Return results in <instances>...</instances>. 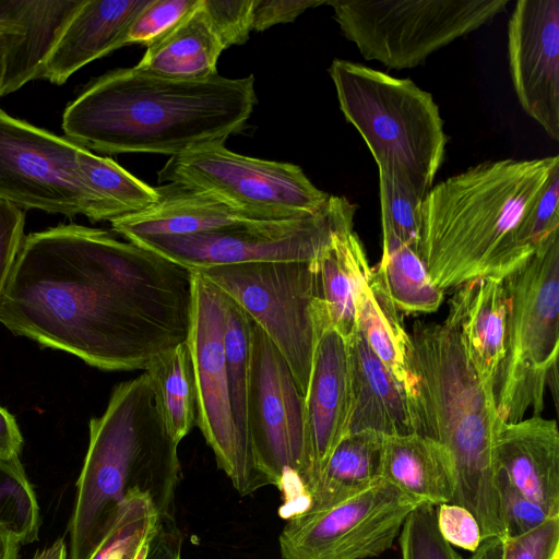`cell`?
I'll list each match as a JSON object with an SVG mask.
<instances>
[{
  "mask_svg": "<svg viewBox=\"0 0 559 559\" xmlns=\"http://www.w3.org/2000/svg\"><path fill=\"white\" fill-rule=\"evenodd\" d=\"M31 559H68V544L59 537L49 546L37 550Z\"/></svg>",
  "mask_w": 559,
  "mask_h": 559,
  "instance_id": "obj_48",
  "label": "cell"
},
{
  "mask_svg": "<svg viewBox=\"0 0 559 559\" xmlns=\"http://www.w3.org/2000/svg\"><path fill=\"white\" fill-rule=\"evenodd\" d=\"M499 487L507 536H519L532 531L548 518L547 512L519 491L499 471Z\"/></svg>",
  "mask_w": 559,
  "mask_h": 559,
  "instance_id": "obj_40",
  "label": "cell"
},
{
  "mask_svg": "<svg viewBox=\"0 0 559 559\" xmlns=\"http://www.w3.org/2000/svg\"><path fill=\"white\" fill-rule=\"evenodd\" d=\"M420 503L377 478L349 497L288 520L280 536L284 559H368L390 549Z\"/></svg>",
  "mask_w": 559,
  "mask_h": 559,
  "instance_id": "obj_14",
  "label": "cell"
},
{
  "mask_svg": "<svg viewBox=\"0 0 559 559\" xmlns=\"http://www.w3.org/2000/svg\"><path fill=\"white\" fill-rule=\"evenodd\" d=\"M437 507V525L441 536L450 545L473 554L483 540L479 524L473 513L453 502Z\"/></svg>",
  "mask_w": 559,
  "mask_h": 559,
  "instance_id": "obj_41",
  "label": "cell"
},
{
  "mask_svg": "<svg viewBox=\"0 0 559 559\" xmlns=\"http://www.w3.org/2000/svg\"><path fill=\"white\" fill-rule=\"evenodd\" d=\"M37 496L19 457L0 459V527L15 532L23 545L38 538Z\"/></svg>",
  "mask_w": 559,
  "mask_h": 559,
  "instance_id": "obj_34",
  "label": "cell"
},
{
  "mask_svg": "<svg viewBox=\"0 0 559 559\" xmlns=\"http://www.w3.org/2000/svg\"><path fill=\"white\" fill-rule=\"evenodd\" d=\"M157 511L147 493L132 491L87 559H133L142 542L155 534Z\"/></svg>",
  "mask_w": 559,
  "mask_h": 559,
  "instance_id": "obj_33",
  "label": "cell"
},
{
  "mask_svg": "<svg viewBox=\"0 0 559 559\" xmlns=\"http://www.w3.org/2000/svg\"><path fill=\"white\" fill-rule=\"evenodd\" d=\"M175 27L147 46L135 66L150 74L174 80H203L216 75L225 50L201 5Z\"/></svg>",
  "mask_w": 559,
  "mask_h": 559,
  "instance_id": "obj_25",
  "label": "cell"
},
{
  "mask_svg": "<svg viewBox=\"0 0 559 559\" xmlns=\"http://www.w3.org/2000/svg\"><path fill=\"white\" fill-rule=\"evenodd\" d=\"M82 0H0V25L15 35L8 48L0 97L41 79L45 63Z\"/></svg>",
  "mask_w": 559,
  "mask_h": 559,
  "instance_id": "obj_21",
  "label": "cell"
},
{
  "mask_svg": "<svg viewBox=\"0 0 559 559\" xmlns=\"http://www.w3.org/2000/svg\"><path fill=\"white\" fill-rule=\"evenodd\" d=\"M329 73L341 111L364 139L378 169L426 197L448 142L431 94L408 79L348 60L334 59Z\"/></svg>",
  "mask_w": 559,
  "mask_h": 559,
  "instance_id": "obj_6",
  "label": "cell"
},
{
  "mask_svg": "<svg viewBox=\"0 0 559 559\" xmlns=\"http://www.w3.org/2000/svg\"><path fill=\"white\" fill-rule=\"evenodd\" d=\"M21 537L13 531L0 527V559H19Z\"/></svg>",
  "mask_w": 559,
  "mask_h": 559,
  "instance_id": "obj_46",
  "label": "cell"
},
{
  "mask_svg": "<svg viewBox=\"0 0 559 559\" xmlns=\"http://www.w3.org/2000/svg\"><path fill=\"white\" fill-rule=\"evenodd\" d=\"M508 0H329L343 35L367 60L411 69L491 21Z\"/></svg>",
  "mask_w": 559,
  "mask_h": 559,
  "instance_id": "obj_10",
  "label": "cell"
},
{
  "mask_svg": "<svg viewBox=\"0 0 559 559\" xmlns=\"http://www.w3.org/2000/svg\"><path fill=\"white\" fill-rule=\"evenodd\" d=\"M24 211L0 201V297L24 238Z\"/></svg>",
  "mask_w": 559,
  "mask_h": 559,
  "instance_id": "obj_42",
  "label": "cell"
},
{
  "mask_svg": "<svg viewBox=\"0 0 559 559\" xmlns=\"http://www.w3.org/2000/svg\"><path fill=\"white\" fill-rule=\"evenodd\" d=\"M413 431L441 443L455 466L451 502L476 518L481 538L507 535L499 487L495 395L468 362L456 332L418 322L409 334L403 385Z\"/></svg>",
  "mask_w": 559,
  "mask_h": 559,
  "instance_id": "obj_4",
  "label": "cell"
},
{
  "mask_svg": "<svg viewBox=\"0 0 559 559\" xmlns=\"http://www.w3.org/2000/svg\"><path fill=\"white\" fill-rule=\"evenodd\" d=\"M350 374L347 341L334 329L324 330L316 344L305 394V419L310 492L332 452L348 433ZM310 495V493H309Z\"/></svg>",
  "mask_w": 559,
  "mask_h": 559,
  "instance_id": "obj_17",
  "label": "cell"
},
{
  "mask_svg": "<svg viewBox=\"0 0 559 559\" xmlns=\"http://www.w3.org/2000/svg\"><path fill=\"white\" fill-rule=\"evenodd\" d=\"M144 371L167 428L180 442L197 424V389L187 342L156 357Z\"/></svg>",
  "mask_w": 559,
  "mask_h": 559,
  "instance_id": "obj_30",
  "label": "cell"
},
{
  "mask_svg": "<svg viewBox=\"0 0 559 559\" xmlns=\"http://www.w3.org/2000/svg\"><path fill=\"white\" fill-rule=\"evenodd\" d=\"M355 308L357 330L403 388L407 373L409 334L381 277L368 261L357 276Z\"/></svg>",
  "mask_w": 559,
  "mask_h": 559,
  "instance_id": "obj_27",
  "label": "cell"
},
{
  "mask_svg": "<svg viewBox=\"0 0 559 559\" xmlns=\"http://www.w3.org/2000/svg\"><path fill=\"white\" fill-rule=\"evenodd\" d=\"M501 559H559V516L522 535L504 537Z\"/></svg>",
  "mask_w": 559,
  "mask_h": 559,
  "instance_id": "obj_39",
  "label": "cell"
},
{
  "mask_svg": "<svg viewBox=\"0 0 559 559\" xmlns=\"http://www.w3.org/2000/svg\"><path fill=\"white\" fill-rule=\"evenodd\" d=\"M347 346L350 374L348 433L362 430L383 436L414 432L402 385L358 330L347 340Z\"/></svg>",
  "mask_w": 559,
  "mask_h": 559,
  "instance_id": "obj_23",
  "label": "cell"
},
{
  "mask_svg": "<svg viewBox=\"0 0 559 559\" xmlns=\"http://www.w3.org/2000/svg\"><path fill=\"white\" fill-rule=\"evenodd\" d=\"M201 5L225 49L249 39L253 0H202Z\"/></svg>",
  "mask_w": 559,
  "mask_h": 559,
  "instance_id": "obj_38",
  "label": "cell"
},
{
  "mask_svg": "<svg viewBox=\"0 0 559 559\" xmlns=\"http://www.w3.org/2000/svg\"><path fill=\"white\" fill-rule=\"evenodd\" d=\"M378 170L383 242L404 243L418 252L420 209L425 197L394 174Z\"/></svg>",
  "mask_w": 559,
  "mask_h": 559,
  "instance_id": "obj_35",
  "label": "cell"
},
{
  "mask_svg": "<svg viewBox=\"0 0 559 559\" xmlns=\"http://www.w3.org/2000/svg\"><path fill=\"white\" fill-rule=\"evenodd\" d=\"M317 259L194 271L239 305L267 335L304 395L318 338L331 328L320 298Z\"/></svg>",
  "mask_w": 559,
  "mask_h": 559,
  "instance_id": "obj_8",
  "label": "cell"
},
{
  "mask_svg": "<svg viewBox=\"0 0 559 559\" xmlns=\"http://www.w3.org/2000/svg\"><path fill=\"white\" fill-rule=\"evenodd\" d=\"M179 443L144 371L118 383L102 416L90 420L88 447L68 524V559H87L130 492L147 493L159 522H175Z\"/></svg>",
  "mask_w": 559,
  "mask_h": 559,
  "instance_id": "obj_5",
  "label": "cell"
},
{
  "mask_svg": "<svg viewBox=\"0 0 559 559\" xmlns=\"http://www.w3.org/2000/svg\"><path fill=\"white\" fill-rule=\"evenodd\" d=\"M374 270L400 312L430 313L441 306L443 290L433 284L418 252L409 246L383 242Z\"/></svg>",
  "mask_w": 559,
  "mask_h": 559,
  "instance_id": "obj_31",
  "label": "cell"
},
{
  "mask_svg": "<svg viewBox=\"0 0 559 559\" xmlns=\"http://www.w3.org/2000/svg\"><path fill=\"white\" fill-rule=\"evenodd\" d=\"M192 273L104 229L62 224L24 236L0 323L106 371L145 370L187 342Z\"/></svg>",
  "mask_w": 559,
  "mask_h": 559,
  "instance_id": "obj_1",
  "label": "cell"
},
{
  "mask_svg": "<svg viewBox=\"0 0 559 559\" xmlns=\"http://www.w3.org/2000/svg\"><path fill=\"white\" fill-rule=\"evenodd\" d=\"M401 559H462L440 534L437 508L419 504L405 519L399 534Z\"/></svg>",
  "mask_w": 559,
  "mask_h": 559,
  "instance_id": "obj_36",
  "label": "cell"
},
{
  "mask_svg": "<svg viewBox=\"0 0 559 559\" xmlns=\"http://www.w3.org/2000/svg\"><path fill=\"white\" fill-rule=\"evenodd\" d=\"M182 534L175 522H159L146 559H181Z\"/></svg>",
  "mask_w": 559,
  "mask_h": 559,
  "instance_id": "obj_44",
  "label": "cell"
},
{
  "mask_svg": "<svg viewBox=\"0 0 559 559\" xmlns=\"http://www.w3.org/2000/svg\"><path fill=\"white\" fill-rule=\"evenodd\" d=\"M78 163L88 187L115 210L118 218L142 212L158 200L156 187L141 181L111 158L80 145Z\"/></svg>",
  "mask_w": 559,
  "mask_h": 559,
  "instance_id": "obj_32",
  "label": "cell"
},
{
  "mask_svg": "<svg viewBox=\"0 0 559 559\" xmlns=\"http://www.w3.org/2000/svg\"><path fill=\"white\" fill-rule=\"evenodd\" d=\"M23 437L15 418L0 406V459L19 457Z\"/></svg>",
  "mask_w": 559,
  "mask_h": 559,
  "instance_id": "obj_45",
  "label": "cell"
},
{
  "mask_svg": "<svg viewBox=\"0 0 559 559\" xmlns=\"http://www.w3.org/2000/svg\"><path fill=\"white\" fill-rule=\"evenodd\" d=\"M247 421L258 469L283 498L282 518L309 509L305 395L278 349L252 321Z\"/></svg>",
  "mask_w": 559,
  "mask_h": 559,
  "instance_id": "obj_9",
  "label": "cell"
},
{
  "mask_svg": "<svg viewBox=\"0 0 559 559\" xmlns=\"http://www.w3.org/2000/svg\"><path fill=\"white\" fill-rule=\"evenodd\" d=\"M497 460L510 483L559 516V431L556 420L534 415L514 423L500 421Z\"/></svg>",
  "mask_w": 559,
  "mask_h": 559,
  "instance_id": "obj_19",
  "label": "cell"
},
{
  "mask_svg": "<svg viewBox=\"0 0 559 559\" xmlns=\"http://www.w3.org/2000/svg\"><path fill=\"white\" fill-rule=\"evenodd\" d=\"M355 205L331 195L321 211L281 221H259L217 230L132 240L189 271L260 262L316 260L334 231L354 226Z\"/></svg>",
  "mask_w": 559,
  "mask_h": 559,
  "instance_id": "obj_11",
  "label": "cell"
},
{
  "mask_svg": "<svg viewBox=\"0 0 559 559\" xmlns=\"http://www.w3.org/2000/svg\"><path fill=\"white\" fill-rule=\"evenodd\" d=\"M547 385L550 386L555 404L558 405V365L550 370Z\"/></svg>",
  "mask_w": 559,
  "mask_h": 559,
  "instance_id": "obj_50",
  "label": "cell"
},
{
  "mask_svg": "<svg viewBox=\"0 0 559 559\" xmlns=\"http://www.w3.org/2000/svg\"><path fill=\"white\" fill-rule=\"evenodd\" d=\"M380 477L420 504L451 502L454 462L444 445L416 432L382 437Z\"/></svg>",
  "mask_w": 559,
  "mask_h": 559,
  "instance_id": "obj_24",
  "label": "cell"
},
{
  "mask_svg": "<svg viewBox=\"0 0 559 559\" xmlns=\"http://www.w3.org/2000/svg\"><path fill=\"white\" fill-rule=\"evenodd\" d=\"M80 145L14 118L0 108V201L91 222L118 218L84 180Z\"/></svg>",
  "mask_w": 559,
  "mask_h": 559,
  "instance_id": "obj_13",
  "label": "cell"
},
{
  "mask_svg": "<svg viewBox=\"0 0 559 559\" xmlns=\"http://www.w3.org/2000/svg\"><path fill=\"white\" fill-rule=\"evenodd\" d=\"M559 156L486 160L432 187L420 209L418 254L441 290L503 280L536 251L531 219Z\"/></svg>",
  "mask_w": 559,
  "mask_h": 559,
  "instance_id": "obj_3",
  "label": "cell"
},
{
  "mask_svg": "<svg viewBox=\"0 0 559 559\" xmlns=\"http://www.w3.org/2000/svg\"><path fill=\"white\" fill-rule=\"evenodd\" d=\"M257 95L253 75L174 80L132 68L93 81L64 109L67 139L104 154L178 155L240 132Z\"/></svg>",
  "mask_w": 559,
  "mask_h": 559,
  "instance_id": "obj_2",
  "label": "cell"
},
{
  "mask_svg": "<svg viewBox=\"0 0 559 559\" xmlns=\"http://www.w3.org/2000/svg\"><path fill=\"white\" fill-rule=\"evenodd\" d=\"M511 81L523 110L559 141V0H519L508 24Z\"/></svg>",
  "mask_w": 559,
  "mask_h": 559,
  "instance_id": "obj_16",
  "label": "cell"
},
{
  "mask_svg": "<svg viewBox=\"0 0 559 559\" xmlns=\"http://www.w3.org/2000/svg\"><path fill=\"white\" fill-rule=\"evenodd\" d=\"M508 300L504 356L495 403L504 423L544 409L550 370L559 349V236L503 278Z\"/></svg>",
  "mask_w": 559,
  "mask_h": 559,
  "instance_id": "obj_7",
  "label": "cell"
},
{
  "mask_svg": "<svg viewBox=\"0 0 559 559\" xmlns=\"http://www.w3.org/2000/svg\"><path fill=\"white\" fill-rule=\"evenodd\" d=\"M151 0H82L51 50L41 79L61 85L87 63L126 46L127 33Z\"/></svg>",
  "mask_w": 559,
  "mask_h": 559,
  "instance_id": "obj_20",
  "label": "cell"
},
{
  "mask_svg": "<svg viewBox=\"0 0 559 559\" xmlns=\"http://www.w3.org/2000/svg\"><path fill=\"white\" fill-rule=\"evenodd\" d=\"M200 3V0H151L132 22L124 44H143L150 46Z\"/></svg>",
  "mask_w": 559,
  "mask_h": 559,
  "instance_id": "obj_37",
  "label": "cell"
},
{
  "mask_svg": "<svg viewBox=\"0 0 559 559\" xmlns=\"http://www.w3.org/2000/svg\"><path fill=\"white\" fill-rule=\"evenodd\" d=\"M157 181L198 190L238 210L276 221L317 213L331 198L299 166L237 154L224 142L170 156L157 173Z\"/></svg>",
  "mask_w": 559,
  "mask_h": 559,
  "instance_id": "obj_12",
  "label": "cell"
},
{
  "mask_svg": "<svg viewBox=\"0 0 559 559\" xmlns=\"http://www.w3.org/2000/svg\"><path fill=\"white\" fill-rule=\"evenodd\" d=\"M222 294L224 300V345L229 400L237 433L241 468L248 495H250L270 485L267 478L257 467L247 421L252 350V320L239 305L223 292Z\"/></svg>",
  "mask_w": 559,
  "mask_h": 559,
  "instance_id": "obj_26",
  "label": "cell"
},
{
  "mask_svg": "<svg viewBox=\"0 0 559 559\" xmlns=\"http://www.w3.org/2000/svg\"><path fill=\"white\" fill-rule=\"evenodd\" d=\"M326 0H253L252 29L262 32L276 24L294 22L306 10Z\"/></svg>",
  "mask_w": 559,
  "mask_h": 559,
  "instance_id": "obj_43",
  "label": "cell"
},
{
  "mask_svg": "<svg viewBox=\"0 0 559 559\" xmlns=\"http://www.w3.org/2000/svg\"><path fill=\"white\" fill-rule=\"evenodd\" d=\"M382 437L371 430L346 435L310 490L308 510L338 502L379 478Z\"/></svg>",
  "mask_w": 559,
  "mask_h": 559,
  "instance_id": "obj_29",
  "label": "cell"
},
{
  "mask_svg": "<svg viewBox=\"0 0 559 559\" xmlns=\"http://www.w3.org/2000/svg\"><path fill=\"white\" fill-rule=\"evenodd\" d=\"M13 39L14 31L8 26L0 25V92L4 75L5 55Z\"/></svg>",
  "mask_w": 559,
  "mask_h": 559,
  "instance_id": "obj_49",
  "label": "cell"
},
{
  "mask_svg": "<svg viewBox=\"0 0 559 559\" xmlns=\"http://www.w3.org/2000/svg\"><path fill=\"white\" fill-rule=\"evenodd\" d=\"M156 189L159 197L154 204L112 221V230L132 241L142 237L190 235L249 222L276 221L238 210L177 183H163Z\"/></svg>",
  "mask_w": 559,
  "mask_h": 559,
  "instance_id": "obj_22",
  "label": "cell"
},
{
  "mask_svg": "<svg viewBox=\"0 0 559 559\" xmlns=\"http://www.w3.org/2000/svg\"><path fill=\"white\" fill-rule=\"evenodd\" d=\"M367 261L353 227L334 231L317 259L320 298L329 324L346 341L357 331L355 289L358 273Z\"/></svg>",
  "mask_w": 559,
  "mask_h": 559,
  "instance_id": "obj_28",
  "label": "cell"
},
{
  "mask_svg": "<svg viewBox=\"0 0 559 559\" xmlns=\"http://www.w3.org/2000/svg\"><path fill=\"white\" fill-rule=\"evenodd\" d=\"M507 318L508 300L500 278L471 280L455 288L449 300L444 322L456 332L468 362L491 393L504 356Z\"/></svg>",
  "mask_w": 559,
  "mask_h": 559,
  "instance_id": "obj_18",
  "label": "cell"
},
{
  "mask_svg": "<svg viewBox=\"0 0 559 559\" xmlns=\"http://www.w3.org/2000/svg\"><path fill=\"white\" fill-rule=\"evenodd\" d=\"M502 539L498 537L481 540L469 559H501Z\"/></svg>",
  "mask_w": 559,
  "mask_h": 559,
  "instance_id": "obj_47",
  "label": "cell"
},
{
  "mask_svg": "<svg viewBox=\"0 0 559 559\" xmlns=\"http://www.w3.org/2000/svg\"><path fill=\"white\" fill-rule=\"evenodd\" d=\"M192 273V321L187 340L197 389V426L217 466L240 496H247L233 420L224 345L222 292L201 273Z\"/></svg>",
  "mask_w": 559,
  "mask_h": 559,
  "instance_id": "obj_15",
  "label": "cell"
}]
</instances>
